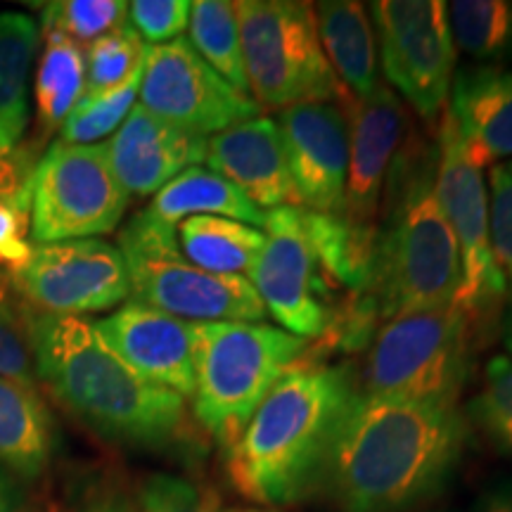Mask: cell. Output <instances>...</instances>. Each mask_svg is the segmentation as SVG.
Listing matches in <instances>:
<instances>
[{
    "instance_id": "6da1fadb",
    "label": "cell",
    "mask_w": 512,
    "mask_h": 512,
    "mask_svg": "<svg viewBox=\"0 0 512 512\" xmlns=\"http://www.w3.org/2000/svg\"><path fill=\"white\" fill-rule=\"evenodd\" d=\"M465 446L458 408L358 392L318 489L342 512H406L439 494Z\"/></svg>"
},
{
    "instance_id": "7a4b0ae2",
    "label": "cell",
    "mask_w": 512,
    "mask_h": 512,
    "mask_svg": "<svg viewBox=\"0 0 512 512\" xmlns=\"http://www.w3.org/2000/svg\"><path fill=\"white\" fill-rule=\"evenodd\" d=\"M36 380L102 439L171 448L190 434L181 394L147 380L110 347L95 320L24 309Z\"/></svg>"
},
{
    "instance_id": "3957f363",
    "label": "cell",
    "mask_w": 512,
    "mask_h": 512,
    "mask_svg": "<svg viewBox=\"0 0 512 512\" xmlns=\"http://www.w3.org/2000/svg\"><path fill=\"white\" fill-rule=\"evenodd\" d=\"M358 389L347 368L306 358L280 377L226 448V475L247 501L283 508L318 489L335 434Z\"/></svg>"
},
{
    "instance_id": "277c9868",
    "label": "cell",
    "mask_w": 512,
    "mask_h": 512,
    "mask_svg": "<svg viewBox=\"0 0 512 512\" xmlns=\"http://www.w3.org/2000/svg\"><path fill=\"white\" fill-rule=\"evenodd\" d=\"M434 174L437 145L406 140L384 185L368 283L351 294L380 323L458 299L463 266L456 235L439 207Z\"/></svg>"
},
{
    "instance_id": "5b68a950",
    "label": "cell",
    "mask_w": 512,
    "mask_h": 512,
    "mask_svg": "<svg viewBox=\"0 0 512 512\" xmlns=\"http://www.w3.org/2000/svg\"><path fill=\"white\" fill-rule=\"evenodd\" d=\"M195 335V418L223 451L238 441L259 403L309 342L278 325L245 320L192 323Z\"/></svg>"
},
{
    "instance_id": "8992f818",
    "label": "cell",
    "mask_w": 512,
    "mask_h": 512,
    "mask_svg": "<svg viewBox=\"0 0 512 512\" xmlns=\"http://www.w3.org/2000/svg\"><path fill=\"white\" fill-rule=\"evenodd\" d=\"M472 335V318L458 304L387 320L368 344L363 394L458 408Z\"/></svg>"
},
{
    "instance_id": "52a82bcc",
    "label": "cell",
    "mask_w": 512,
    "mask_h": 512,
    "mask_svg": "<svg viewBox=\"0 0 512 512\" xmlns=\"http://www.w3.org/2000/svg\"><path fill=\"white\" fill-rule=\"evenodd\" d=\"M131 294L136 302L169 316L264 323L268 316L254 285L238 275H219L195 266L181 252L176 226L162 223L143 209L119 233Z\"/></svg>"
},
{
    "instance_id": "ba28073f",
    "label": "cell",
    "mask_w": 512,
    "mask_h": 512,
    "mask_svg": "<svg viewBox=\"0 0 512 512\" xmlns=\"http://www.w3.org/2000/svg\"><path fill=\"white\" fill-rule=\"evenodd\" d=\"M235 10L249 95L259 107L342 105L349 98L320 46L313 5L297 0H240Z\"/></svg>"
},
{
    "instance_id": "9c48e42d",
    "label": "cell",
    "mask_w": 512,
    "mask_h": 512,
    "mask_svg": "<svg viewBox=\"0 0 512 512\" xmlns=\"http://www.w3.org/2000/svg\"><path fill=\"white\" fill-rule=\"evenodd\" d=\"M131 195L119 183L105 143H55L31 178L29 233L36 245L110 235Z\"/></svg>"
},
{
    "instance_id": "30bf717a",
    "label": "cell",
    "mask_w": 512,
    "mask_h": 512,
    "mask_svg": "<svg viewBox=\"0 0 512 512\" xmlns=\"http://www.w3.org/2000/svg\"><path fill=\"white\" fill-rule=\"evenodd\" d=\"M380 67L389 88L425 121H437L448 105L458 50L446 3L377 0L370 5Z\"/></svg>"
},
{
    "instance_id": "8fae6325",
    "label": "cell",
    "mask_w": 512,
    "mask_h": 512,
    "mask_svg": "<svg viewBox=\"0 0 512 512\" xmlns=\"http://www.w3.org/2000/svg\"><path fill=\"white\" fill-rule=\"evenodd\" d=\"M439 207L456 235L463 285L456 304L472 320L496 311L505 299V280L491 249L489 185L484 169L467 152L456 121L444 110L437 138V174H434Z\"/></svg>"
},
{
    "instance_id": "7c38bea8",
    "label": "cell",
    "mask_w": 512,
    "mask_h": 512,
    "mask_svg": "<svg viewBox=\"0 0 512 512\" xmlns=\"http://www.w3.org/2000/svg\"><path fill=\"white\" fill-rule=\"evenodd\" d=\"M138 95L150 114L204 138L261 117L259 102L216 74L185 36L145 48Z\"/></svg>"
},
{
    "instance_id": "4fadbf2b",
    "label": "cell",
    "mask_w": 512,
    "mask_h": 512,
    "mask_svg": "<svg viewBox=\"0 0 512 512\" xmlns=\"http://www.w3.org/2000/svg\"><path fill=\"white\" fill-rule=\"evenodd\" d=\"M266 245L249 273V283L266 306L268 316L294 337H323L332 313L330 280L325 278L309 235L302 209L278 207L266 211Z\"/></svg>"
},
{
    "instance_id": "5bb4252c",
    "label": "cell",
    "mask_w": 512,
    "mask_h": 512,
    "mask_svg": "<svg viewBox=\"0 0 512 512\" xmlns=\"http://www.w3.org/2000/svg\"><path fill=\"white\" fill-rule=\"evenodd\" d=\"M12 283L27 309L83 316L117 309L131 297L124 254L100 238L36 245Z\"/></svg>"
},
{
    "instance_id": "9a60e30c",
    "label": "cell",
    "mask_w": 512,
    "mask_h": 512,
    "mask_svg": "<svg viewBox=\"0 0 512 512\" xmlns=\"http://www.w3.org/2000/svg\"><path fill=\"white\" fill-rule=\"evenodd\" d=\"M275 124L283 136L297 207L342 216L349 169V119L337 102L285 107Z\"/></svg>"
},
{
    "instance_id": "2e32d148",
    "label": "cell",
    "mask_w": 512,
    "mask_h": 512,
    "mask_svg": "<svg viewBox=\"0 0 512 512\" xmlns=\"http://www.w3.org/2000/svg\"><path fill=\"white\" fill-rule=\"evenodd\" d=\"M347 105L349 169L342 216L356 233L375 240L384 185L406 143L408 119L399 95L384 83L366 100L347 98Z\"/></svg>"
},
{
    "instance_id": "e0dca14e",
    "label": "cell",
    "mask_w": 512,
    "mask_h": 512,
    "mask_svg": "<svg viewBox=\"0 0 512 512\" xmlns=\"http://www.w3.org/2000/svg\"><path fill=\"white\" fill-rule=\"evenodd\" d=\"M110 347L147 380L181 394H195V335L192 320L128 299L112 316L95 320Z\"/></svg>"
},
{
    "instance_id": "ac0fdd59",
    "label": "cell",
    "mask_w": 512,
    "mask_h": 512,
    "mask_svg": "<svg viewBox=\"0 0 512 512\" xmlns=\"http://www.w3.org/2000/svg\"><path fill=\"white\" fill-rule=\"evenodd\" d=\"M107 159L128 195H157L185 169L207 159V138L136 105L105 143Z\"/></svg>"
},
{
    "instance_id": "d6986e66",
    "label": "cell",
    "mask_w": 512,
    "mask_h": 512,
    "mask_svg": "<svg viewBox=\"0 0 512 512\" xmlns=\"http://www.w3.org/2000/svg\"><path fill=\"white\" fill-rule=\"evenodd\" d=\"M204 162L261 211L297 207L283 136L271 117L242 121L209 136Z\"/></svg>"
},
{
    "instance_id": "ffe728a7",
    "label": "cell",
    "mask_w": 512,
    "mask_h": 512,
    "mask_svg": "<svg viewBox=\"0 0 512 512\" xmlns=\"http://www.w3.org/2000/svg\"><path fill=\"white\" fill-rule=\"evenodd\" d=\"M448 114L456 121L467 152L482 166L512 159V69L503 64L456 67Z\"/></svg>"
},
{
    "instance_id": "44dd1931",
    "label": "cell",
    "mask_w": 512,
    "mask_h": 512,
    "mask_svg": "<svg viewBox=\"0 0 512 512\" xmlns=\"http://www.w3.org/2000/svg\"><path fill=\"white\" fill-rule=\"evenodd\" d=\"M320 46L349 98L366 100L380 91V55L373 19L356 0L313 5Z\"/></svg>"
},
{
    "instance_id": "7402d4cb",
    "label": "cell",
    "mask_w": 512,
    "mask_h": 512,
    "mask_svg": "<svg viewBox=\"0 0 512 512\" xmlns=\"http://www.w3.org/2000/svg\"><path fill=\"white\" fill-rule=\"evenodd\" d=\"M55 451V422L34 387L0 377V465L17 479H38Z\"/></svg>"
},
{
    "instance_id": "603a6c76",
    "label": "cell",
    "mask_w": 512,
    "mask_h": 512,
    "mask_svg": "<svg viewBox=\"0 0 512 512\" xmlns=\"http://www.w3.org/2000/svg\"><path fill=\"white\" fill-rule=\"evenodd\" d=\"M145 211L169 226H178L192 216H221L254 228H264L266 221V211L254 207L233 183L204 166H192L178 174L157 192Z\"/></svg>"
},
{
    "instance_id": "cb8c5ba5",
    "label": "cell",
    "mask_w": 512,
    "mask_h": 512,
    "mask_svg": "<svg viewBox=\"0 0 512 512\" xmlns=\"http://www.w3.org/2000/svg\"><path fill=\"white\" fill-rule=\"evenodd\" d=\"M178 245L195 266L249 278L266 245L264 230L221 216H192L176 226Z\"/></svg>"
},
{
    "instance_id": "d4e9b609",
    "label": "cell",
    "mask_w": 512,
    "mask_h": 512,
    "mask_svg": "<svg viewBox=\"0 0 512 512\" xmlns=\"http://www.w3.org/2000/svg\"><path fill=\"white\" fill-rule=\"evenodd\" d=\"M43 53L36 74L38 121L46 131L62 128L86 93V50L57 31H41Z\"/></svg>"
},
{
    "instance_id": "484cf974",
    "label": "cell",
    "mask_w": 512,
    "mask_h": 512,
    "mask_svg": "<svg viewBox=\"0 0 512 512\" xmlns=\"http://www.w3.org/2000/svg\"><path fill=\"white\" fill-rule=\"evenodd\" d=\"M38 24L22 12H0V133L12 143L27 126V76L38 46Z\"/></svg>"
},
{
    "instance_id": "4316f807",
    "label": "cell",
    "mask_w": 512,
    "mask_h": 512,
    "mask_svg": "<svg viewBox=\"0 0 512 512\" xmlns=\"http://www.w3.org/2000/svg\"><path fill=\"white\" fill-rule=\"evenodd\" d=\"M192 48L204 62L223 76L230 86L249 95V83L242 60L238 10L230 0H195L190 10Z\"/></svg>"
},
{
    "instance_id": "83f0119b",
    "label": "cell",
    "mask_w": 512,
    "mask_h": 512,
    "mask_svg": "<svg viewBox=\"0 0 512 512\" xmlns=\"http://www.w3.org/2000/svg\"><path fill=\"white\" fill-rule=\"evenodd\" d=\"M446 10L456 50H463L479 64L512 60L510 0H456Z\"/></svg>"
},
{
    "instance_id": "f1b7e54d",
    "label": "cell",
    "mask_w": 512,
    "mask_h": 512,
    "mask_svg": "<svg viewBox=\"0 0 512 512\" xmlns=\"http://www.w3.org/2000/svg\"><path fill=\"white\" fill-rule=\"evenodd\" d=\"M140 81H143V67L110 91L83 95L60 128L62 143L98 145L102 138L114 136V131L136 107Z\"/></svg>"
},
{
    "instance_id": "f546056e",
    "label": "cell",
    "mask_w": 512,
    "mask_h": 512,
    "mask_svg": "<svg viewBox=\"0 0 512 512\" xmlns=\"http://www.w3.org/2000/svg\"><path fill=\"white\" fill-rule=\"evenodd\" d=\"M467 415L503 456L512 458V356L486 363L484 384L467 403Z\"/></svg>"
},
{
    "instance_id": "4dcf8cb0",
    "label": "cell",
    "mask_w": 512,
    "mask_h": 512,
    "mask_svg": "<svg viewBox=\"0 0 512 512\" xmlns=\"http://www.w3.org/2000/svg\"><path fill=\"white\" fill-rule=\"evenodd\" d=\"M128 22L124 0H57L43 5L41 31H57L74 43L98 41Z\"/></svg>"
},
{
    "instance_id": "1f68e13d",
    "label": "cell",
    "mask_w": 512,
    "mask_h": 512,
    "mask_svg": "<svg viewBox=\"0 0 512 512\" xmlns=\"http://www.w3.org/2000/svg\"><path fill=\"white\" fill-rule=\"evenodd\" d=\"M145 43L131 24L100 36L86 50V93L93 95L110 91L136 74L145 62Z\"/></svg>"
},
{
    "instance_id": "d6a6232c",
    "label": "cell",
    "mask_w": 512,
    "mask_h": 512,
    "mask_svg": "<svg viewBox=\"0 0 512 512\" xmlns=\"http://www.w3.org/2000/svg\"><path fill=\"white\" fill-rule=\"evenodd\" d=\"M133 512H233L214 486L157 472L140 484Z\"/></svg>"
},
{
    "instance_id": "836d02e7",
    "label": "cell",
    "mask_w": 512,
    "mask_h": 512,
    "mask_svg": "<svg viewBox=\"0 0 512 512\" xmlns=\"http://www.w3.org/2000/svg\"><path fill=\"white\" fill-rule=\"evenodd\" d=\"M489 223L491 249L505 280L508 309L503 316V335L512 330V171L508 164H494L489 171Z\"/></svg>"
},
{
    "instance_id": "e575fe53",
    "label": "cell",
    "mask_w": 512,
    "mask_h": 512,
    "mask_svg": "<svg viewBox=\"0 0 512 512\" xmlns=\"http://www.w3.org/2000/svg\"><path fill=\"white\" fill-rule=\"evenodd\" d=\"M0 377L38 389L24 313L12 306L3 287H0Z\"/></svg>"
},
{
    "instance_id": "d590c367",
    "label": "cell",
    "mask_w": 512,
    "mask_h": 512,
    "mask_svg": "<svg viewBox=\"0 0 512 512\" xmlns=\"http://www.w3.org/2000/svg\"><path fill=\"white\" fill-rule=\"evenodd\" d=\"M190 0H133L128 3V24L150 46L171 43L188 29Z\"/></svg>"
},
{
    "instance_id": "8d00e7d4",
    "label": "cell",
    "mask_w": 512,
    "mask_h": 512,
    "mask_svg": "<svg viewBox=\"0 0 512 512\" xmlns=\"http://www.w3.org/2000/svg\"><path fill=\"white\" fill-rule=\"evenodd\" d=\"M36 164L38 159L31 155V150L12 143L5 133H0V204L29 209Z\"/></svg>"
},
{
    "instance_id": "74e56055",
    "label": "cell",
    "mask_w": 512,
    "mask_h": 512,
    "mask_svg": "<svg viewBox=\"0 0 512 512\" xmlns=\"http://www.w3.org/2000/svg\"><path fill=\"white\" fill-rule=\"evenodd\" d=\"M29 209L0 204V275H15L27 266L34 245L27 240Z\"/></svg>"
},
{
    "instance_id": "f35d334b",
    "label": "cell",
    "mask_w": 512,
    "mask_h": 512,
    "mask_svg": "<svg viewBox=\"0 0 512 512\" xmlns=\"http://www.w3.org/2000/svg\"><path fill=\"white\" fill-rule=\"evenodd\" d=\"M477 512H512V479L491 484L479 496Z\"/></svg>"
},
{
    "instance_id": "ab89813d",
    "label": "cell",
    "mask_w": 512,
    "mask_h": 512,
    "mask_svg": "<svg viewBox=\"0 0 512 512\" xmlns=\"http://www.w3.org/2000/svg\"><path fill=\"white\" fill-rule=\"evenodd\" d=\"M0 512H29L19 479L0 467Z\"/></svg>"
},
{
    "instance_id": "60d3db41",
    "label": "cell",
    "mask_w": 512,
    "mask_h": 512,
    "mask_svg": "<svg viewBox=\"0 0 512 512\" xmlns=\"http://www.w3.org/2000/svg\"><path fill=\"white\" fill-rule=\"evenodd\" d=\"M76 512H133V508L119 491H98Z\"/></svg>"
},
{
    "instance_id": "b9f144b4",
    "label": "cell",
    "mask_w": 512,
    "mask_h": 512,
    "mask_svg": "<svg viewBox=\"0 0 512 512\" xmlns=\"http://www.w3.org/2000/svg\"><path fill=\"white\" fill-rule=\"evenodd\" d=\"M233 512H283L278 508H242V510H233Z\"/></svg>"
},
{
    "instance_id": "7bdbcfd3",
    "label": "cell",
    "mask_w": 512,
    "mask_h": 512,
    "mask_svg": "<svg viewBox=\"0 0 512 512\" xmlns=\"http://www.w3.org/2000/svg\"><path fill=\"white\" fill-rule=\"evenodd\" d=\"M503 342H505V347H508V351L512 354V330H510V332H505V335H503Z\"/></svg>"
},
{
    "instance_id": "ee69618b",
    "label": "cell",
    "mask_w": 512,
    "mask_h": 512,
    "mask_svg": "<svg viewBox=\"0 0 512 512\" xmlns=\"http://www.w3.org/2000/svg\"><path fill=\"white\" fill-rule=\"evenodd\" d=\"M508 169H510V171H512V162H510V164H508Z\"/></svg>"
}]
</instances>
